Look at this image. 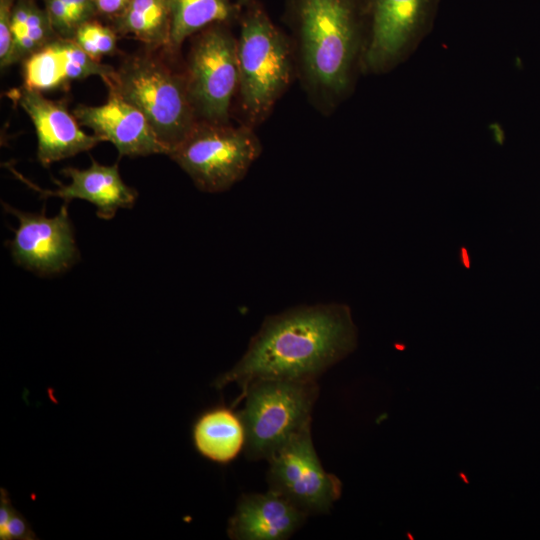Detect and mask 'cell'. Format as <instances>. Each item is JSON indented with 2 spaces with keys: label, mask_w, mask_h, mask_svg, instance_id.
<instances>
[{
  "label": "cell",
  "mask_w": 540,
  "mask_h": 540,
  "mask_svg": "<svg viewBox=\"0 0 540 540\" xmlns=\"http://www.w3.org/2000/svg\"><path fill=\"white\" fill-rule=\"evenodd\" d=\"M357 345L350 308L341 303L299 305L267 316L244 355L213 386L243 390L259 379L314 380Z\"/></svg>",
  "instance_id": "cell-1"
},
{
  "label": "cell",
  "mask_w": 540,
  "mask_h": 540,
  "mask_svg": "<svg viewBox=\"0 0 540 540\" xmlns=\"http://www.w3.org/2000/svg\"><path fill=\"white\" fill-rule=\"evenodd\" d=\"M297 77L328 115L351 92L367 33V0H291Z\"/></svg>",
  "instance_id": "cell-2"
},
{
  "label": "cell",
  "mask_w": 540,
  "mask_h": 540,
  "mask_svg": "<svg viewBox=\"0 0 540 540\" xmlns=\"http://www.w3.org/2000/svg\"><path fill=\"white\" fill-rule=\"evenodd\" d=\"M237 56L240 109L244 124L254 128L268 118L297 77L294 47L266 12L252 4L241 19Z\"/></svg>",
  "instance_id": "cell-3"
},
{
  "label": "cell",
  "mask_w": 540,
  "mask_h": 540,
  "mask_svg": "<svg viewBox=\"0 0 540 540\" xmlns=\"http://www.w3.org/2000/svg\"><path fill=\"white\" fill-rule=\"evenodd\" d=\"M319 395L317 381L259 379L241 390L234 405L245 429L244 452L250 460H268L295 436L311 427Z\"/></svg>",
  "instance_id": "cell-4"
},
{
  "label": "cell",
  "mask_w": 540,
  "mask_h": 540,
  "mask_svg": "<svg viewBox=\"0 0 540 540\" xmlns=\"http://www.w3.org/2000/svg\"><path fill=\"white\" fill-rule=\"evenodd\" d=\"M105 83L108 90L116 92L143 113L168 149V155L199 121L185 76L154 58H131Z\"/></svg>",
  "instance_id": "cell-5"
},
{
  "label": "cell",
  "mask_w": 540,
  "mask_h": 540,
  "mask_svg": "<svg viewBox=\"0 0 540 540\" xmlns=\"http://www.w3.org/2000/svg\"><path fill=\"white\" fill-rule=\"evenodd\" d=\"M261 153L253 127L198 121L168 156L199 190L218 193L242 180Z\"/></svg>",
  "instance_id": "cell-6"
},
{
  "label": "cell",
  "mask_w": 540,
  "mask_h": 540,
  "mask_svg": "<svg viewBox=\"0 0 540 540\" xmlns=\"http://www.w3.org/2000/svg\"><path fill=\"white\" fill-rule=\"evenodd\" d=\"M184 76L198 120L229 123L239 84L237 38L222 24L203 30L191 47Z\"/></svg>",
  "instance_id": "cell-7"
},
{
  "label": "cell",
  "mask_w": 540,
  "mask_h": 540,
  "mask_svg": "<svg viewBox=\"0 0 540 540\" xmlns=\"http://www.w3.org/2000/svg\"><path fill=\"white\" fill-rule=\"evenodd\" d=\"M268 490L306 516L330 512L340 498L342 483L326 472L315 451L311 427L295 436L268 460Z\"/></svg>",
  "instance_id": "cell-8"
},
{
  "label": "cell",
  "mask_w": 540,
  "mask_h": 540,
  "mask_svg": "<svg viewBox=\"0 0 540 540\" xmlns=\"http://www.w3.org/2000/svg\"><path fill=\"white\" fill-rule=\"evenodd\" d=\"M439 0H367V33L361 70L384 73L396 66L431 27Z\"/></svg>",
  "instance_id": "cell-9"
},
{
  "label": "cell",
  "mask_w": 540,
  "mask_h": 540,
  "mask_svg": "<svg viewBox=\"0 0 540 540\" xmlns=\"http://www.w3.org/2000/svg\"><path fill=\"white\" fill-rule=\"evenodd\" d=\"M65 202L54 217L45 213H27L4 204L6 211L17 217L19 226L10 242L15 262L40 275L61 273L78 259L72 224Z\"/></svg>",
  "instance_id": "cell-10"
},
{
  "label": "cell",
  "mask_w": 540,
  "mask_h": 540,
  "mask_svg": "<svg viewBox=\"0 0 540 540\" xmlns=\"http://www.w3.org/2000/svg\"><path fill=\"white\" fill-rule=\"evenodd\" d=\"M31 119L37 136V159L44 166L75 156L95 147L101 140L87 134L73 113L61 102L25 86L8 93Z\"/></svg>",
  "instance_id": "cell-11"
},
{
  "label": "cell",
  "mask_w": 540,
  "mask_h": 540,
  "mask_svg": "<svg viewBox=\"0 0 540 540\" xmlns=\"http://www.w3.org/2000/svg\"><path fill=\"white\" fill-rule=\"evenodd\" d=\"M108 92L104 104L78 105L73 109L79 124L91 129L101 141L111 142L120 156L168 155V149L143 113L116 92Z\"/></svg>",
  "instance_id": "cell-12"
},
{
  "label": "cell",
  "mask_w": 540,
  "mask_h": 540,
  "mask_svg": "<svg viewBox=\"0 0 540 540\" xmlns=\"http://www.w3.org/2000/svg\"><path fill=\"white\" fill-rule=\"evenodd\" d=\"M114 73L113 67L92 59L74 39L58 36L24 60L23 86L42 92L90 76L106 82Z\"/></svg>",
  "instance_id": "cell-13"
},
{
  "label": "cell",
  "mask_w": 540,
  "mask_h": 540,
  "mask_svg": "<svg viewBox=\"0 0 540 540\" xmlns=\"http://www.w3.org/2000/svg\"><path fill=\"white\" fill-rule=\"evenodd\" d=\"M63 174L71 179L67 185L55 181L56 190H44L27 181L42 197L55 196L69 202L72 199H82L96 206L98 217L109 220L122 208L133 207L137 192L122 180L118 164L102 165L91 159V165L86 169L68 167Z\"/></svg>",
  "instance_id": "cell-14"
},
{
  "label": "cell",
  "mask_w": 540,
  "mask_h": 540,
  "mask_svg": "<svg viewBox=\"0 0 540 540\" xmlns=\"http://www.w3.org/2000/svg\"><path fill=\"white\" fill-rule=\"evenodd\" d=\"M308 516L284 498L267 491L242 495L228 521L233 540H286L299 530Z\"/></svg>",
  "instance_id": "cell-15"
},
{
  "label": "cell",
  "mask_w": 540,
  "mask_h": 540,
  "mask_svg": "<svg viewBox=\"0 0 540 540\" xmlns=\"http://www.w3.org/2000/svg\"><path fill=\"white\" fill-rule=\"evenodd\" d=\"M192 439L201 456L218 464H227L244 449L245 429L239 413L217 406L196 419Z\"/></svg>",
  "instance_id": "cell-16"
},
{
  "label": "cell",
  "mask_w": 540,
  "mask_h": 540,
  "mask_svg": "<svg viewBox=\"0 0 540 540\" xmlns=\"http://www.w3.org/2000/svg\"><path fill=\"white\" fill-rule=\"evenodd\" d=\"M171 50L204 28L232 20L237 12L230 0H169Z\"/></svg>",
  "instance_id": "cell-17"
},
{
  "label": "cell",
  "mask_w": 540,
  "mask_h": 540,
  "mask_svg": "<svg viewBox=\"0 0 540 540\" xmlns=\"http://www.w3.org/2000/svg\"><path fill=\"white\" fill-rule=\"evenodd\" d=\"M115 18L116 33L132 35L150 46L169 47V0H131L127 8Z\"/></svg>",
  "instance_id": "cell-18"
},
{
  "label": "cell",
  "mask_w": 540,
  "mask_h": 540,
  "mask_svg": "<svg viewBox=\"0 0 540 540\" xmlns=\"http://www.w3.org/2000/svg\"><path fill=\"white\" fill-rule=\"evenodd\" d=\"M56 37L46 10L34 4L27 22L14 36L12 63L24 61Z\"/></svg>",
  "instance_id": "cell-19"
},
{
  "label": "cell",
  "mask_w": 540,
  "mask_h": 540,
  "mask_svg": "<svg viewBox=\"0 0 540 540\" xmlns=\"http://www.w3.org/2000/svg\"><path fill=\"white\" fill-rule=\"evenodd\" d=\"M59 37L73 38L77 28L96 14L93 0H43Z\"/></svg>",
  "instance_id": "cell-20"
},
{
  "label": "cell",
  "mask_w": 540,
  "mask_h": 540,
  "mask_svg": "<svg viewBox=\"0 0 540 540\" xmlns=\"http://www.w3.org/2000/svg\"><path fill=\"white\" fill-rule=\"evenodd\" d=\"M72 39L96 61L114 53L117 47L116 31L92 19L82 23Z\"/></svg>",
  "instance_id": "cell-21"
},
{
  "label": "cell",
  "mask_w": 540,
  "mask_h": 540,
  "mask_svg": "<svg viewBox=\"0 0 540 540\" xmlns=\"http://www.w3.org/2000/svg\"><path fill=\"white\" fill-rule=\"evenodd\" d=\"M28 521L12 505L5 489L0 496V539L32 540L36 539Z\"/></svg>",
  "instance_id": "cell-22"
},
{
  "label": "cell",
  "mask_w": 540,
  "mask_h": 540,
  "mask_svg": "<svg viewBox=\"0 0 540 540\" xmlns=\"http://www.w3.org/2000/svg\"><path fill=\"white\" fill-rule=\"evenodd\" d=\"M15 0H0V65H12L14 38L12 33V12Z\"/></svg>",
  "instance_id": "cell-23"
},
{
  "label": "cell",
  "mask_w": 540,
  "mask_h": 540,
  "mask_svg": "<svg viewBox=\"0 0 540 540\" xmlns=\"http://www.w3.org/2000/svg\"><path fill=\"white\" fill-rule=\"evenodd\" d=\"M131 0H93L96 13L105 16H119Z\"/></svg>",
  "instance_id": "cell-24"
},
{
  "label": "cell",
  "mask_w": 540,
  "mask_h": 540,
  "mask_svg": "<svg viewBox=\"0 0 540 540\" xmlns=\"http://www.w3.org/2000/svg\"><path fill=\"white\" fill-rule=\"evenodd\" d=\"M240 1H242V2L246 3V2L248 1V0H240Z\"/></svg>",
  "instance_id": "cell-25"
}]
</instances>
